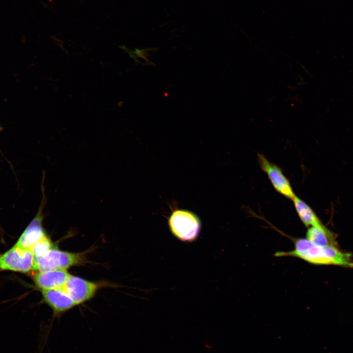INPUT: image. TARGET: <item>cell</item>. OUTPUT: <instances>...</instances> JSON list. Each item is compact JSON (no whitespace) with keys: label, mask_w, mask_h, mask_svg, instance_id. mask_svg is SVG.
Wrapping results in <instances>:
<instances>
[{"label":"cell","mask_w":353,"mask_h":353,"mask_svg":"<svg viewBox=\"0 0 353 353\" xmlns=\"http://www.w3.org/2000/svg\"><path fill=\"white\" fill-rule=\"evenodd\" d=\"M275 255L298 257L313 264L353 267V259L350 253L342 252L335 246L316 245L306 238L295 240L293 250L278 252Z\"/></svg>","instance_id":"obj_1"},{"label":"cell","mask_w":353,"mask_h":353,"mask_svg":"<svg viewBox=\"0 0 353 353\" xmlns=\"http://www.w3.org/2000/svg\"><path fill=\"white\" fill-rule=\"evenodd\" d=\"M306 235V238L316 245L337 246L334 234L327 227L323 229L314 227H308Z\"/></svg>","instance_id":"obj_11"},{"label":"cell","mask_w":353,"mask_h":353,"mask_svg":"<svg viewBox=\"0 0 353 353\" xmlns=\"http://www.w3.org/2000/svg\"><path fill=\"white\" fill-rule=\"evenodd\" d=\"M52 248V244L47 236L36 244L30 251L33 253L35 258H38L44 255Z\"/></svg>","instance_id":"obj_12"},{"label":"cell","mask_w":353,"mask_h":353,"mask_svg":"<svg viewBox=\"0 0 353 353\" xmlns=\"http://www.w3.org/2000/svg\"><path fill=\"white\" fill-rule=\"evenodd\" d=\"M168 225L172 234L183 242L195 241L201 228V221L197 215L190 211L177 208L172 210Z\"/></svg>","instance_id":"obj_2"},{"label":"cell","mask_w":353,"mask_h":353,"mask_svg":"<svg viewBox=\"0 0 353 353\" xmlns=\"http://www.w3.org/2000/svg\"><path fill=\"white\" fill-rule=\"evenodd\" d=\"M40 208L31 222L24 231L15 246L24 249H31L38 242L47 236L43 227V209L46 204L44 191Z\"/></svg>","instance_id":"obj_5"},{"label":"cell","mask_w":353,"mask_h":353,"mask_svg":"<svg viewBox=\"0 0 353 353\" xmlns=\"http://www.w3.org/2000/svg\"><path fill=\"white\" fill-rule=\"evenodd\" d=\"M41 291L45 302L53 310L54 316H59L76 305L62 288Z\"/></svg>","instance_id":"obj_9"},{"label":"cell","mask_w":353,"mask_h":353,"mask_svg":"<svg viewBox=\"0 0 353 353\" xmlns=\"http://www.w3.org/2000/svg\"><path fill=\"white\" fill-rule=\"evenodd\" d=\"M98 287L96 283L70 275L62 288L77 305L93 297Z\"/></svg>","instance_id":"obj_7"},{"label":"cell","mask_w":353,"mask_h":353,"mask_svg":"<svg viewBox=\"0 0 353 353\" xmlns=\"http://www.w3.org/2000/svg\"><path fill=\"white\" fill-rule=\"evenodd\" d=\"M292 200L300 219L306 227L326 228L314 211L305 202L296 195Z\"/></svg>","instance_id":"obj_10"},{"label":"cell","mask_w":353,"mask_h":353,"mask_svg":"<svg viewBox=\"0 0 353 353\" xmlns=\"http://www.w3.org/2000/svg\"><path fill=\"white\" fill-rule=\"evenodd\" d=\"M34 261L35 257L30 250L14 245L4 253H0V272L27 273L33 270Z\"/></svg>","instance_id":"obj_4"},{"label":"cell","mask_w":353,"mask_h":353,"mask_svg":"<svg viewBox=\"0 0 353 353\" xmlns=\"http://www.w3.org/2000/svg\"><path fill=\"white\" fill-rule=\"evenodd\" d=\"M0 130H1V128H0Z\"/></svg>","instance_id":"obj_13"},{"label":"cell","mask_w":353,"mask_h":353,"mask_svg":"<svg viewBox=\"0 0 353 353\" xmlns=\"http://www.w3.org/2000/svg\"><path fill=\"white\" fill-rule=\"evenodd\" d=\"M70 275L66 270H53L36 271L32 278L36 286L45 290L62 288Z\"/></svg>","instance_id":"obj_8"},{"label":"cell","mask_w":353,"mask_h":353,"mask_svg":"<svg viewBox=\"0 0 353 353\" xmlns=\"http://www.w3.org/2000/svg\"><path fill=\"white\" fill-rule=\"evenodd\" d=\"M84 262L82 253L62 251L53 247L44 255L35 258L33 271L66 270Z\"/></svg>","instance_id":"obj_3"},{"label":"cell","mask_w":353,"mask_h":353,"mask_svg":"<svg viewBox=\"0 0 353 353\" xmlns=\"http://www.w3.org/2000/svg\"><path fill=\"white\" fill-rule=\"evenodd\" d=\"M258 160L262 170L267 174L276 190L292 200L296 195L289 180L277 165L270 162L263 155L258 154Z\"/></svg>","instance_id":"obj_6"}]
</instances>
